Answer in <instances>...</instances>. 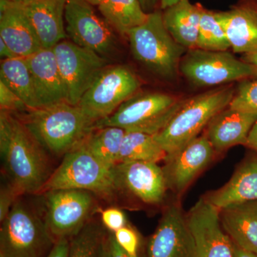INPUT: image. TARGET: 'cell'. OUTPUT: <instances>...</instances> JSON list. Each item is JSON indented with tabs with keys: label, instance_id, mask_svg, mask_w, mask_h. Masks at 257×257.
I'll use <instances>...</instances> for the list:
<instances>
[{
	"label": "cell",
	"instance_id": "1",
	"mask_svg": "<svg viewBox=\"0 0 257 257\" xmlns=\"http://www.w3.org/2000/svg\"><path fill=\"white\" fill-rule=\"evenodd\" d=\"M0 154L10 183L21 195H40L53 172L49 154L15 113L0 112Z\"/></svg>",
	"mask_w": 257,
	"mask_h": 257
},
{
	"label": "cell",
	"instance_id": "2",
	"mask_svg": "<svg viewBox=\"0 0 257 257\" xmlns=\"http://www.w3.org/2000/svg\"><path fill=\"white\" fill-rule=\"evenodd\" d=\"M15 114L47 153L57 157L82 146L96 128L95 121L67 101Z\"/></svg>",
	"mask_w": 257,
	"mask_h": 257
},
{
	"label": "cell",
	"instance_id": "3",
	"mask_svg": "<svg viewBox=\"0 0 257 257\" xmlns=\"http://www.w3.org/2000/svg\"><path fill=\"white\" fill-rule=\"evenodd\" d=\"M233 86H222L187 99L162 131L154 136L167 155L188 145L234 97Z\"/></svg>",
	"mask_w": 257,
	"mask_h": 257
},
{
	"label": "cell",
	"instance_id": "4",
	"mask_svg": "<svg viewBox=\"0 0 257 257\" xmlns=\"http://www.w3.org/2000/svg\"><path fill=\"white\" fill-rule=\"evenodd\" d=\"M134 57L164 79L177 77L187 49L179 45L166 28L162 10L149 14L145 23L127 35Z\"/></svg>",
	"mask_w": 257,
	"mask_h": 257
},
{
	"label": "cell",
	"instance_id": "5",
	"mask_svg": "<svg viewBox=\"0 0 257 257\" xmlns=\"http://www.w3.org/2000/svg\"><path fill=\"white\" fill-rule=\"evenodd\" d=\"M55 189L87 191L107 202L116 198L113 167L98 160L84 145L64 155L40 195Z\"/></svg>",
	"mask_w": 257,
	"mask_h": 257
},
{
	"label": "cell",
	"instance_id": "6",
	"mask_svg": "<svg viewBox=\"0 0 257 257\" xmlns=\"http://www.w3.org/2000/svg\"><path fill=\"white\" fill-rule=\"evenodd\" d=\"M185 101L167 93L138 92L110 116L96 121V128L116 126L126 132L155 136L168 124Z\"/></svg>",
	"mask_w": 257,
	"mask_h": 257
},
{
	"label": "cell",
	"instance_id": "7",
	"mask_svg": "<svg viewBox=\"0 0 257 257\" xmlns=\"http://www.w3.org/2000/svg\"><path fill=\"white\" fill-rule=\"evenodd\" d=\"M1 224L0 257H47L55 245L43 215L21 199Z\"/></svg>",
	"mask_w": 257,
	"mask_h": 257
},
{
	"label": "cell",
	"instance_id": "8",
	"mask_svg": "<svg viewBox=\"0 0 257 257\" xmlns=\"http://www.w3.org/2000/svg\"><path fill=\"white\" fill-rule=\"evenodd\" d=\"M42 194L45 195L44 219L55 241L71 239L78 234L97 208V197L87 191L55 189Z\"/></svg>",
	"mask_w": 257,
	"mask_h": 257
},
{
	"label": "cell",
	"instance_id": "9",
	"mask_svg": "<svg viewBox=\"0 0 257 257\" xmlns=\"http://www.w3.org/2000/svg\"><path fill=\"white\" fill-rule=\"evenodd\" d=\"M179 71L193 84L211 87L257 77V68L228 51L187 50Z\"/></svg>",
	"mask_w": 257,
	"mask_h": 257
},
{
	"label": "cell",
	"instance_id": "10",
	"mask_svg": "<svg viewBox=\"0 0 257 257\" xmlns=\"http://www.w3.org/2000/svg\"><path fill=\"white\" fill-rule=\"evenodd\" d=\"M140 86L138 77L127 67H106L84 93L78 106L96 122L112 114L138 93Z\"/></svg>",
	"mask_w": 257,
	"mask_h": 257
},
{
	"label": "cell",
	"instance_id": "11",
	"mask_svg": "<svg viewBox=\"0 0 257 257\" xmlns=\"http://www.w3.org/2000/svg\"><path fill=\"white\" fill-rule=\"evenodd\" d=\"M63 79L67 101L78 105L84 93L107 67L106 58L96 52L64 40L53 47Z\"/></svg>",
	"mask_w": 257,
	"mask_h": 257
},
{
	"label": "cell",
	"instance_id": "12",
	"mask_svg": "<svg viewBox=\"0 0 257 257\" xmlns=\"http://www.w3.org/2000/svg\"><path fill=\"white\" fill-rule=\"evenodd\" d=\"M113 173L116 198L120 194L149 206L160 205L165 201L168 187L158 164L121 162L113 167Z\"/></svg>",
	"mask_w": 257,
	"mask_h": 257
},
{
	"label": "cell",
	"instance_id": "13",
	"mask_svg": "<svg viewBox=\"0 0 257 257\" xmlns=\"http://www.w3.org/2000/svg\"><path fill=\"white\" fill-rule=\"evenodd\" d=\"M67 37L79 46L105 58L116 47L113 29L84 0H67L64 12Z\"/></svg>",
	"mask_w": 257,
	"mask_h": 257
},
{
	"label": "cell",
	"instance_id": "14",
	"mask_svg": "<svg viewBox=\"0 0 257 257\" xmlns=\"http://www.w3.org/2000/svg\"><path fill=\"white\" fill-rule=\"evenodd\" d=\"M197 257H234L233 243L221 225L220 209L201 198L186 215Z\"/></svg>",
	"mask_w": 257,
	"mask_h": 257
},
{
	"label": "cell",
	"instance_id": "15",
	"mask_svg": "<svg viewBox=\"0 0 257 257\" xmlns=\"http://www.w3.org/2000/svg\"><path fill=\"white\" fill-rule=\"evenodd\" d=\"M147 257H197L195 243L178 204L167 206L155 232L148 239Z\"/></svg>",
	"mask_w": 257,
	"mask_h": 257
},
{
	"label": "cell",
	"instance_id": "16",
	"mask_svg": "<svg viewBox=\"0 0 257 257\" xmlns=\"http://www.w3.org/2000/svg\"><path fill=\"white\" fill-rule=\"evenodd\" d=\"M215 152L207 136L204 135L167 155L162 170L168 189L176 194L183 193L209 165Z\"/></svg>",
	"mask_w": 257,
	"mask_h": 257
},
{
	"label": "cell",
	"instance_id": "17",
	"mask_svg": "<svg viewBox=\"0 0 257 257\" xmlns=\"http://www.w3.org/2000/svg\"><path fill=\"white\" fill-rule=\"evenodd\" d=\"M216 13L233 52H257V0H239L228 11Z\"/></svg>",
	"mask_w": 257,
	"mask_h": 257
},
{
	"label": "cell",
	"instance_id": "18",
	"mask_svg": "<svg viewBox=\"0 0 257 257\" xmlns=\"http://www.w3.org/2000/svg\"><path fill=\"white\" fill-rule=\"evenodd\" d=\"M66 3L67 0H34L20 5L42 48H53L68 37L64 20Z\"/></svg>",
	"mask_w": 257,
	"mask_h": 257
},
{
	"label": "cell",
	"instance_id": "19",
	"mask_svg": "<svg viewBox=\"0 0 257 257\" xmlns=\"http://www.w3.org/2000/svg\"><path fill=\"white\" fill-rule=\"evenodd\" d=\"M25 58L33 77L40 108L67 101L53 48H42Z\"/></svg>",
	"mask_w": 257,
	"mask_h": 257
},
{
	"label": "cell",
	"instance_id": "20",
	"mask_svg": "<svg viewBox=\"0 0 257 257\" xmlns=\"http://www.w3.org/2000/svg\"><path fill=\"white\" fill-rule=\"evenodd\" d=\"M0 38L20 57H27L42 47L20 5L0 0Z\"/></svg>",
	"mask_w": 257,
	"mask_h": 257
},
{
	"label": "cell",
	"instance_id": "21",
	"mask_svg": "<svg viewBox=\"0 0 257 257\" xmlns=\"http://www.w3.org/2000/svg\"><path fill=\"white\" fill-rule=\"evenodd\" d=\"M257 115L227 107L214 116L207 126L206 136L214 151L221 152L236 145H246Z\"/></svg>",
	"mask_w": 257,
	"mask_h": 257
},
{
	"label": "cell",
	"instance_id": "22",
	"mask_svg": "<svg viewBox=\"0 0 257 257\" xmlns=\"http://www.w3.org/2000/svg\"><path fill=\"white\" fill-rule=\"evenodd\" d=\"M204 198L219 209L238 203L257 201V155L243 161L227 183Z\"/></svg>",
	"mask_w": 257,
	"mask_h": 257
},
{
	"label": "cell",
	"instance_id": "23",
	"mask_svg": "<svg viewBox=\"0 0 257 257\" xmlns=\"http://www.w3.org/2000/svg\"><path fill=\"white\" fill-rule=\"evenodd\" d=\"M221 225L236 246L257 254V201L220 209Z\"/></svg>",
	"mask_w": 257,
	"mask_h": 257
},
{
	"label": "cell",
	"instance_id": "24",
	"mask_svg": "<svg viewBox=\"0 0 257 257\" xmlns=\"http://www.w3.org/2000/svg\"><path fill=\"white\" fill-rule=\"evenodd\" d=\"M202 8L200 4H192L189 0H179L162 10L164 23L171 36L187 50L197 48Z\"/></svg>",
	"mask_w": 257,
	"mask_h": 257
},
{
	"label": "cell",
	"instance_id": "25",
	"mask_svg": "<svg viewBox=\"0 0 257 257\" xmlns=\"http://www.w3.org/2000/svg\"><path fill=\"white\" fill-rule=\"evenodd\" d=\"M0 80L21 98L29 110L41 107L33 77L25 57L2 61Z\"/></svg>",
	"mask_w": 257,
	"mask_h": 257
},
{
	"label": "cell",
	"instance_id": "26",
	"mask_svg": "<svg viewBox=\"0 0 257 257\" xmlns=\"http://www.w3.org/2000/svg\"><path fill=\"white\" fill-rule=\"evenodd\" d=\"M98 9L111 28L124 37L145 23L149 16L140 0H104Z\"/></svg>",
	"mask_w": 257,
	"mask_h": 257
},
{
	"label": "cell",
	"instance_id": "27",
	"mask_svg": "<svg viewBox=\"0 0 257 257\" xmlns=\"http://www.w3.org/2000/svg\"><path fill=\"white\" fill-rule=\"evenodd\" d=\"M167 152L157 143L153 135L140 132H126L117 164L121 162L165 161Z\"/></svg>",
	"mask_w": 257,
	"mask_h": 257
},
{
	"label": "cell",
	"instance_id": "28",
	"mask_svg": "<svg viewBox=\"0 0 257 257\" xmlns=\"http://www.w3.org/2000/svg\"><path fill=\"white\" fill-rule=\"evenodd\" d=\"M125 133L116 126L96 128L83 145L98 160L113 167L117 164Z\"/></svg>",
	"mask_w": 257,
	"mask_h": 257
},
{
	"label": "cell",
	"instance_id": "29",
	"mask_svg": "<svg viewBox=\"0 0 257 257\" xmlns=\"http://www.w3.org/2000/svg\"><path fill=\"white\" fill-rule=\"evenodd\" d=\"M197 48L208 51H228L231 48L216 12L202 8Z\"/></svg>",
	"mask_w": 257,
	"mask_h": 257
},
{
	"label": "cell",
	"instance_id": "30",
	"mask_svg": "<svg viewBox=\"0 0 257 257\" xmlns=\"http://www.w3.org/2000/svg\"><path fill=\"white\" fill-rule=\"evenodd\" d=\"M100 225L89 221L70 239L69 257H96L105 236Z\"/></svg>",
	"mask_w": 257,
	"mask_h": 257
},
{
	"label": "cell",
	"instance_id": "31",
	"mask_svg": "<svg viewBox=\"0 0 257 257\" xmlns=\"http://www.w3.org/2000/svg\"><path fill=\"white\" fill-rule=\"evenodd\" d=\"M229 107L257 115V77L243 79L240 83Z\"/></svg>",
	"mask_w": 257,
	"mask_h": 257
},
{
	"label": "cell",
	"instance_id": "32",
	"mask_svg": "<svg viewBox=\"0 0 257 257\" xmlns=\"http://www.w3.org/2000/svg\"><path fill=\"white\" fill-rule=\"evenodd\" d=\"M114 239L126 253L134 256H139L140 239L136 230L126 224L124 227L113 233Z\"/></svg>",
	"mask_w": 257,
	"mask_h": 257
},
{
	"label": "cell",
	"instance_id": "33",
	"mask_svg": "<svg viewBox=\"0 0 257 257\" xmlns=\"http://www.w3.org/2000/svg\"><path fill=\"white\" fill-rule=\"evenodd\" d=\"M0 109L1 111L11 113H22L29 110L21 98L2 80H0Z\"/></svg>",
	"mask_w": 257,
	"mask_h": 257
},
{
	"label": "cell",
	"instance_id": "34",
	"mask_svg": "<svg viewBox=\"0 0 257 257\" xmlns=\"http://www.w3.org/2000/svg\"><path fill=\"white\" fill-rule=\"evenodd\" d=\"M21 194L11 183L5 184L0 190V222H3L10 214Z\"/></svg>",
	"mask_w": 257,
	"mask_h": 257
},
{
	"label": "cell",
	"instance_id": "35",
	"mask_svg": "<svg viewBox=\"0 0 257 257\" xmlns=\"http://www.w3.org/2000/svg\"><path fill=\"white\" fill-rule=\"evenodd\" d=\"M101 218L102 224L111 233L126 225V216L119 208L109 207L101 211Z\"/></svg>",
	"mask_w": 257,
	"mask_h": 257
},
{
	"label": "cell",
	"instance_id": "36",
	"mask_svg": "<svg viewBox=\"0 0 257 257\" xmlns=\"http://www.w3.org/2000/svg\"><path fill=\"white\" fill-rule=\"evenodd\" d=\"M69 246L70 239L57 240L47 257H69Z\"/></svg>",
	"mask_w": 257,
	"mask_h": 257
},
{
	"label": "cell",
	"instance_id": "37",
	"mask_svg": "<svg viewBox=\"0 0 257 257\" xmlns=\"http://www.w3.org/2000/svg\"><path fill=\"white\" fill-rule=\"evenodd\" d=\"M108 247H109V257H140L132 256L126 253L123 248L120 247L119 244L114 239L113 233L107 235Z\"/></svg>",
	"mask_w": 257,
	"mask_h": 257
},
{
	"label": "cell",
	"instance_id": "38",
	"mask_svg": "<svg viewBox=\"0 0 257 257\" xmlns=\"http://www.w3.org/2000/svg\"><path fill=\"white\" fill-rule=\"evenodd\" d=\"M140 2L147 14L161 10V0H140Z\"/></svg>",
	"mask_w": 257,
	"mask_h": 257
},
{
	"label": "cell",
	"instance_id": "39",
	"mask_svg": "<svg viewBox=\"0 0 257 257\" xmlns=\"http://www.w3.org/2000/svg\"><path fill=\"white\" fill-rule=\"evenodd\" d=\"M0 56L3 60L20 57L15 55L14 52L10 48V47L5 43L4 40L2 38H0Z\"/></svg>",
	"mask_w": 257,
	"mask_h": 257
},
{
	"label": "cell",
	"instance_id": "40",
	"mask_svg": "<svg viewBox=\"0 0 257 257\" xmlns=\"http://www.w3.org/2000/svg\"><path fill=\"white\" fill-rule=\"evenodd\" d=\"M245 146L252 149L255 152H257V121L253 124L249 135H248L247 142H246Z\"/></svg>",
	"mask_w": 257,
	"mask_h": 257
},
{
	"label": "cell",
	"instance_id": "41",
	"mask_svg": "<svg viewBox=\"0 0 257 257\" xmlns=\"http://www.w3.org/2000/svg\"><path fill=\"white\" fill-rule=\"evenodd\" d=\"M233 254L234 257H257L256 253L243 249L236 246L234 243H233Z\"/></svg>",
	"mask_w": 257,
	"mask_h": 257
},
{
	"label": "cell",
	"instance_id": "42",
	"mask_svg": "<svg viewBox=\"0 0 257 257\" xmlns=\"http://www.w3.org/2000/svg\"><path fill=\"white\" fill-rule=\"evenodd\" d=\"M96 257H109V247H108L107 235L105 234L101 241Z\"/></svg>",
	"mask_w": 257,
	"mask_h": 257
},
{
	"label": "cell",
	"instance_id": "43",
	"mask_svg": "<svg viewBox=\"0 0 257 257\" xmlns=\"http://www.w3.org/2000/svg\"><path fill=\"white\" fill-rule=\"evenodd\" d=\"M243 60L248 63L252 64V65L256 67L257 68V52L254 53L247 54L243 56Z\"/></svg>",
	"mask_w": 257,
	"mask_h": 257
},
{
	"label": "cell",
	"instance_id": "44",
	"mask_svg": "<svg viewBox=\"0 0 257 257\" xmlns=\"http://www.w3.org/2000/svg\"><path fill=\"white\" fill-rule=\"evenodd\" d=\"M179 0H161V10L167 9L169 7L178 3Z\"/></svg>",
	"mask_w": 257,
	"mask_h": 257
},
{
	"label": "cell",
	"instance_id": "45",
	"mask_svg": "<svg viewBox=\"0 0 257 257\" xmlns=\"http://www.w3.org/2000/svg\"><path fill=\"white\" fill-rule=\"evenodd\" d=\"M7 1L14 3V4L23 5L30 3V2L34 1V0H7Z\"/></svg>",
	"mask_w": 257,
	"mask_h": 257
},
{
	"label": "cell",
	"instance_id": "46",
	"mask_svg": "<svg viewBox=\"0 0 257 257\" xmlns=\"http://www.w3.org/2000/svg\"><path fill=\"white\" fill-rule=\"evenodd\" d=\"M84 1L87 2V3H89V4L92 5V6L98 7L101 3H103L104 0H84Z\"/></svg>",
	"mask_w": 257,
	"mask_h": 257
}]
</instances>
